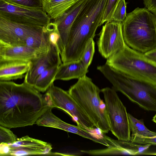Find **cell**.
I'll return each mask as SVG.
<instances>
[{"label": "cell", "instance_id": "7402d4cb", "mask_svg": "<svg viewBox=\"0 0 156 156\" xmlns=\"http://www.w3.org/2000/svg\"><path fill=\"white\" fill-rule=\"evenodd\" d=\"M130 131L132 135H137L144 137L156 136V132L150 131L145 126L143 119H137L128 113Z\"/></svg>", "mask_w": 156, "mask_h": 156}, {"label": "cell", "instance_id": "5b68a950", "mask_svg": "<svg viewBox=\"0 0 156 156\" xmlns=\"http://www.w3.org/2000/svg\"><path fill=\"white\" fill-rule=\"evenodd\" d=\"M68 91L97 128L103 133L110 131L105 105L100 96L101 90L90 78L86 75L78 79Z\"/></svg>", "mask_w": 156, "mask_h": 156}, {"label": "cell", "instance_id": "603a6c76", "mask_svg": "<svg viewBox=\"0 0 156 156\" xmlns=\"http://www.w3.org/2000/svg\"><path fill=\"white\" fill-rule=\"evenodd\" d=\"M15 5L28 9L43 10V0H5Z\"/></svg>", "mask_w": 156, "mask_h": 156}, {"label": "cell", "instance_id": "ffe728a7", "mask_svg": "<svg viewBox=\"0 0 156 156\" xmlns=\"http://www.w3.org/2000/svg\"><path fill=\"white\" fill-rule=\"evenodd\" d=\"M59 66L52 67L45 70L37 78L33 87L40 92L47 91L55 81V77Z\"/></svg>", "mask_w": 156, "mask_h": 156}, {"label": "cell", "instance_id": "f1b7e54d", "mask_svg": "<svg viewBox=\"0 0 156 156\" xmlns=\"http://www.w3.org/2000/svg\"><path fill=\"white\" fill-rule=\"evenodd\" d=\"M145 7L156 16V0H144Z\"/></svg>", "mask_w": 156, "mask_h": 156}, {"label": "cell", "instance_id": "1f68e13d", "mask_svg": "<svg viewBox=\"0 0 156 156\" xmlns=\"http://www.w3.org/2000/svg\"></svg>", "mask_w": 156, "mask_h": 156}, {"label": "cell", "instance_id": "7a4b0ae2", "mask_svg": "<svg viewBox=\"0 0 156 156\" xmlns=\"http://www.w3.org/2000/svg\"><path fill=\"white\" fill-rule=\"evenodd\" d=\"M108 0H87L71 27L62 55L67 62L80 60L89 40L93 39L101 22Z\"/></svg>", "mask_w": 156, "mask_h": 156}, {"label": "cell", "instance_id": "ba28073f", "mask_svg": "<svg viewBox=\"0 0 156 156\" xmlns=\"http://www.w3.org/2000/svg\"><path fill=\"white\" fill-rule=\"evenodd\" d=\"M44 96L51 107L61 109L67 113L79 127L88 131L93 130L96 127L68 91L55 86L53 83Z\"/></svg>", "mask_w": 156, "mask_h": 156}, {"label": "cell", "instance_id": "8fae6325", "mask_svg": "<svg viewBox=\"0 0 156 156\" xmlns=\"http://www.w3.org/2000/svg\"><path fill=\"white\" fill-rule=\"evenodd\" d=\"M62 63L57 47L49 42L46 48L30 61V68L25 75L24 81L33 87L37 78L44 71L59 66Z\"/></svg>", "mask_w": 156, "mask_h": 156}, {"label": "cell", "instance_id": "30bf717a", "mask_svg": "<svg viewBox=\"0 0 156 156\" xmlns=\"http://www.w3.org/2000/svg\"><path fill=\"white\" fill-rule=\"evenodd\" d=\"M126 44L122 33V23L109 21L103 26L97 41L99 52L108 58L121 50Z\"/></svg>", "mask_w": 156, "mask_h": 156}, {"label": "cell", "instance_id": "4316f807", "mask_svg": "<svg viewBox=\"0 0 156 156\" xmlns=\"http://www.w3.org/2000/svg\"><path fill=\"white\" fill-rule=\"evenodd\" d=\"M120 0H108L103 18L101 25L105 22L110 21L112 14Z\"/></svg>", "mask_w": 156, "mask_h": 156}, {"label": "cell", "instance_id": "52a82bcc", "mask_svg": "<svg viewBox=\"0 0 156 156\" xmlns=\"http://www.w3.org/2000/svg\"><path fill=\"white\" fill-rule=\"evenodd\" d=\"M103 94L110 130L118 140L130 141V130L126 107L112 87L101 90Z\"/></svg>", "mask_w": 156, "mask_h": 156}, {"label": "cell", "instance_id": "5bb4252c", "mask_svg": "<svg viewBox=\"0 0 156 156\" xmlns=\"http://www.w3.org/2000/svg\"><path fill=\"white\" fill-rule=\"evenodd\" d=\"M87 0H79L62 16L54 20L60 36L58 43L60 55L63 54L67 44L70 30L76 17Z\"/></svg>", "mask_w": 156, "mask_h": 156}, {"label": "cell", "instance_id": "e0dca14e", "mask_svg": "<svg viewBox=\"0 0 156 156\" xmlns=\"http://www.w3.org/2000/svg\"><path fill=\"white\" fill-rule=\"evenodd\" d=\"M30 61L0 62V81H9L23 78L29 69Z\"/></svg>", "mask_w": 156, "mask_h": 156}, {"label": "cell", "instance_id": "ac0fdd59", "mask_svg": "<svg viewBox=\"0 0 156 156\" xmlns=\"http://www.w3.org/2000/svg\"><path fill=\"white\" fill-rule=\"evenodd\" d=\"M88 72V68L83 65L80 60L62 63L58 67L55 81L78 79L86 75Z\"/></svg>", "mask_w": 156, "mask_h": 156}, {"label": "cell", "instance_id": "9a60e30c", "mask_svg": "<svg viewBox=\"0 0 156 156\" xmlns=\"http://www.w3.org/2000/svg\"><path fill=\"white\" fill-rule=\"evenodd\" d=\"M113 145L101 149L81 150L82 153L92 156L137 155L143 154L152 145H142L119 140H114Z\"/></svg>", "mask_w": 156, "mask_h": 156}, {"label": "cell", "instance_id": "f546056e", "mask_svg": "<svg viewBox=\"0 0 156 156\" xmlns=\"http://www.w3.org/2000/svg\"><path fill=\"white\" fill-rule=\"evenodd\" d=\"M144 54L147 57L156 63V48Z\"/></svg>", "mask_w": 156, "mask_h": 156}, {"label": "cell", "instance_id": "44dd1931", "mask_svg": "<svg viewBox=\"0 0 156 156\" xmlns=\"http://www.w3.org/2000/svg\"><path fill=\"white\" fill-rule=\"evenodd\" d=\"M49 43L48 34L44 27L42 31L28 37L25 45L36 50L42 51L47 48Z\"/></svg>", "mask_w": 156, "mask_h": 156}, {"label": "cell", "instance_id": "8992f818", "mask_svg": "<svg viewBox=\"0 0 156 156\" xmlns=\"http://www.w3.org/2000/svg\"><path fill=\"white\" fill-rule=\"evenodd\" d=\"M105 64L124 73L156 85V63L126 44L121 50L107 59Z\"/></svg>", "mask_w": 156, "mask_h": 156}, {"label": "cell", "instance_id": "83f0119b", "mask_svg": "<svg viewBox=\"0 0 156 156\" xmlns=\"http://www.w3.org/2000/svg\"><path fill=\"white\" fill-rule=\"evenodd\" d=\"M130 141L140 144H150L152 145H156V136L147 137L137 135H132Z\"/></svg>", "mask_w": 156, "mask_h": 156}, {"label": "cell", "instance_id": "484cf974", "mask_svg": "<svg viewBox=\"0 0 156 156\" xmlns=\"http://www.w3.org/2000/svg\"><path fill=\"white\" fill-rule=\"evenodd\" d=\"M7 128L0 126V144H13L18 139L16 135Z\"/></svg>", "mask_w": 156, "mask_h": 156}, {"label": "cell", "instance_id": "d4e9b609", "mask_svg": "<svg viewBox=\"0 0 156 156\" xmlns=\"http://www.w3.org/2000/svg\"><path fill=\"white\" fill-rule=\"evenodd\" d=\"M127 3L125 0H120L112 16L110 21L122 23L126 19Z\"/></svg>", "mask_w": 156, "mask_h": 156}, {"label": "cell", "instance_id": "4fadbf2b", "mask_svg": "<svg viewBox=\"0 0 156 156\" xmlns=\"http://www.w3.org/2000/svg\"><path fill=\"white\" fill-rule=\"evenodd\" d=\"M7 144L8 156L51 155L52 153L51 144L28 135L18 138L15 142Z\"/></svg>", "mask_w": 156, "mask_h": 156}, {"label": "cell", "instance_id": "7c38bea8", "mask_svg": "<svg viewBox=\"0 0 156 156\" xmlns=\"http://www.w3.org/2000/svg\"><path fill=\"white\" fill-rule=\"evenodd\" d=\"M44 27L15 23L0 18V43L11 45H25L28 37L42 31Z\"/></svg>", "mask_w": 156, "mask_h": 156}, {"label": "cell", "instance_id": "3957f363", "mask_svg": "<svg viewBox=\"0 0 156 156\" xmlns=\"http://www.w3.org/2000/svg\"><path fill=\"white\" fill-rule=\"evenodd\" d=\"M97 69L130 101L143 109L156 112V85L148 81L119 72L106 64Z\"/></svg>", "mask_w": 156, "mask_h": 156}, {"label": "cell", "instance_id": "9c48e42d", "mask_svg": "<svg viewBox=\"0 0 156 156\" xmlns=\"http://www.w3.org/2000/svg\"><path fill=\"white\" fill-rule=\"evenodd\" d=\"M0 18L8 21L27 25L44 27L51 18L43 10L28 9L0 0Z\"/></svg>", "mask_w": 156, "mask_h": 156}, {"label": "cell", "instance_id": "4dcf8cb0", "mask_svg": "<svg viewBox=\"0 0 156 156\" xmlns=\"http://www.w3.org/2000/svg\"><path fill=\"white\" fill-rule=\"evenodd\" d=\"M153 121L156 123V114L153 117L152 119Z\"/></svg>", "mask_w": 156, "mask_h": 156}, {"label": "cell", "instance_id": "d6986e66", "mask_svg": "<svg viewBox=\"0 0 156 156\" xmlns=\"http://www.w3.org/2000/svg\"><path fill=\"white\" fill-rule=\"evenodd\" d=\"M79 0H43V10L51 19L62 16Z\"/></svg>", "mask_w": 156, "mask_h": 156}, {"label": "cell", "instance_id": "cb8c5ba5", "mask_svg": "<svg viewBox=\"0 0 156 156\" xmlns=\"http://www.w3.org/2000/svg\"><path fill=\"white\" fill-rule=\"evenodd\" d=\"M95 44L93 39L89 40L80 59L83 65L87 68L92 60L95 51Z\"/></svg>", "mask_w": 156, "mask_h": 156}, {"label": "cell", "instance_id": "2e32d148", "mask_svg": "<svg viewBox=\"0 0 156 156\" xmlns=\"http://www.w3.org/2000/svg\"><path fill=\"white\" fill-rule=\"evenodd\" d=\"M44 50L37 51L25 45H11L0 43V62L30 61Z\"/></svg>", "mask_w": 156, "mask_h": 156}, {"label": "cell", "instance_id": "6da1fadb", "mask_svg": "<svg viewBox=\"0 0 156 156\" xmlns=\"http://www.w3.org/2000/svg\"><path fill=\"white\" fill-rule=\"evenodd\" d=\"M50 107L44 95L25 81H0V126H32Z\"/></svg>", "mask_w": 156, "mask_h": 156}, {"label": "cell", "instance_id": "277c9868", "mask_svg": "<svg viewBox=\"0 0 156 156\" xmlns=\"http://www.w3.org/2000/svg\"><path fill=\"white\" fill-rule=\"evenodd\" d=\"M124 41L130 48L145 53L156 48V16L146 8L127 14L122 22Z\"/></svg>", "mask_w": 156, "mask_h": 156}]
</instances>
